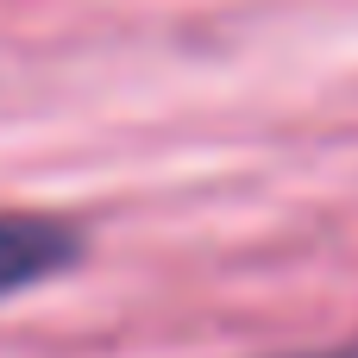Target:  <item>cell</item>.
<instances>
[{"instance_id":"1","label":"cell","mask_w":358,"mask_h":358,"mask_svg":"<svg viewBox=\"0 0 358 358\" xmlns=\"http://www.w3.org/2000/svg\"><path fill=\"white\" fill-rule=\"evenodd\" d=\"M82 252L76 227L44 220V214H0V296H19L57 271H69Z\"/></svg>"}]
</instances>
